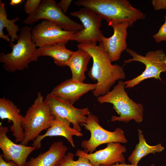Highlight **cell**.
Segmentation results:
<instances>
[{
  "instance_id": "6da1fadb",
  "label": "cell",
  "mask_w": 166,
  "mask_h": 166,
  "mask_svg": "<svg viewBox=\"0 0 166 166\" xmlns=\"http://www.w3.org/2000/svg\"><path fill=\"white\" fill-rule=\"evenodd\" d=\"M97 44V42L79 43L77 46L88 52L93 59V65L88 74L91 79L97 81L96 88L93 93L98 97L109 92L116 82L124 79L126 75L123 67L112 65L108 54Z\"/></svg>"
},
{
  "instance_id": "7a4b0ae2",
  "label": "cell",
  "mask_w": 166,
  "mask_h": 166,
  "mask_svg": "<svg viewBox=\"0 0 166 166\" xmlns=\"http://www.w3.org/2000/svg\"><path fill=\"white\" fill-rule=\"evenodd\" d=\"M74 3L93 11L109 25L127 22L132 26L136 20L144 19L146 17L126 0H78Z\"/></svg>"
},
{
  "instance_id": "3957f363",
  "label": "cell",
  "mask_w": 166,
  "mask_h": 166,
  "mask_svg": "<svg viewBox=\"0 0 166 166\" xmlns=\"http://www.w3.org/2000/svg\"><path fill=\"white\" fill-rule=\"evenodd\" d=\"M31 28L22 27L17 39V43L14 44L10 42L11 52L5 54L0 53V62L3 64L4 68L10 72L24 70L28 68L31 62L37 61L39 57L38 48L32 41Z\"/></svg>"
},
{
  "instance_id": "277c9868",
  "label": "cell",
  "mask_w": 166,
  "mask_h": 166,
  "mask_svg": "<svg viewBox=\"0 0 166 166\" xmlns=\"http://www.w3.org/2000/svg\"><path fill=\"white\" fill-rule=\"evenodd\" d=\"M125 85L124 82L119 81L112 91L97 97V100L101 104L108 103L113 105V109L119 116H112L111 121L127 123L134 120L136 123H141L143 120V105L129 97L125 90Z\"/></svg>"
},
{
  "instance_id": "5b68a950",
  "label": "cell",
  "mask_w": 166,
  "mask_h": 166,
  "mask_svg": "<svg viewBox=\"0 0 166 166\" xmlns=\"http://www.w3.org/2000/svg\"><path fill=\"white\" fill-rule=\"evenodd\" d=\"M55 118L41 93H38L34 103L26 111L22 123L24 137L20 144L27 145L34 140L43 130L48 129Z\"/></svg>"
},
{
  "instance_id": "8992f818",
  "label": "cell",
  "mask_w": 166,
  "mask_h": 166,
  "mask_svg": "<svg viewBox=\"0 0 166 166\" xmlns=\"http://www.w3.org/2000/svg\"><path fill=\"white\" fill-rule=\"evenodd\" d=\"M126 51L132 58L124 61V64L132 61H138L144 64L145 69L140 75L124 81L125 88H133L148 78H154L161 80L160 73L166 71V54L163 50L150 51L145 56L139 54L130 49H126Z\"/></svg>"
},
{
  "instance_id": "52a82bcc",
  "label": "cell",
  "mask_w": 166,
  "mask_h": 166,
  "mask_svg": "<svg viewBox=\"0 0 166 166\" xmlns=\"http://www.w3.org/2000/svg\"><path fill=\"white\" fill-rule=\"evenodd\" d=\"M80 125L84 126L91 134L89 139L83 140L81 143V146L86 153H93L97 147L103 144L126 143L128 142L121 128H117L113 132L104 129L99 124L98 118L96 115L90 114L87 117L86 122L81 123Z\"/></svg>"
},
{
  "instance_id": "ba28073f",
  "label": "cell",
  "mask_w": 166,
  "mask_h": 166,
  "mask_svg": "<svg viewBox=\"0 0 166 166\" xmlns=\"http://www.w3.org/2000/svg\"><path fill=\"white\" fill-rule=\"evenodd\" d=\"M50 21L64 30L76 32L83 28L82 24L71 19L63 13L57 4L53 0H43L37 9L22 22L29 24L40 19Z\"/></svg>"
},
{
  "instance_id": "9c48e42d",
  "label": "cell",
  "mask_w": 166,
  "mask_h": 166,
  "mask_svg": "<svg viewBox=\"0 0 166 166\" xmlns=\"http://www.w3.org/2000/svg\"><path fill=\"white\" fill-rule=\"evenodd\" d=\"M69 14L78 18L81 21L83 28L73 34L70 41L79 43L99 42L104 36L100 30L102 18L93 11L85 8L71 12Z\"/></svg>"
},
{
  "instance_id": "30bf717a",
  "label": "cell",
  "mask_w": 166,
  "mask_h": 166,
  "mask_svg": "<svg viewBox=\"0 0 166 166\" xmlns=\"http://www.w3.org/2000/svg\"><path fill=\"white\" fill-rule=\"evenodd\" d=\"M44 101L55 117L67 120L72 123L73 128L80 132L81 131L80 124L85 123L87 116L90 114L88 108H77L51 93L47 95Z\"/></svg>"
},
{
  "instance_id": "8fae6325",
  "label": "cell",
  "mask_w": 166,
  "mask_h": 166,
  "mask_svg": "<svg viewBox=\"0 0 166 166\" xmlns=\"http://www.w3.org/2000/svg\"><path fill=\"white\" fill-rule=\"evenodd\" d=\"M75 32L64 30L54 23L44 20L32 29V38L38 47L57 44H66Z\"/></svg>"
},
{
  "instance_id": "7c38bea8",
  "label": "cell",
  "mask_w": 166,
  "mask_h": 166,
  "mask_svg": "<svg viewBox=\"0 0 166 166\" xmlns=\"http://www.w3.org/2000/svg\"><path fill=\"white\" fill-rule=\"evenodd\" d=\"M126 150L125 147L120 143L112 142L107 143L105 148L92 153L77 150L75 155L87 159L94 166H110L117 162L124 163L125 159L124 153Z\"/></svg>"
},
{
  "instance_id": "4fadbf2b",
  "label": "cell",
  "mask_w": 166,
  "mask_h": 166,
  "mask_svg": "<svg viewBox=\"0 0 166 166\" xmlns=\"http://www.w3.org/2000/svg\"><path fill=\"white\" fill-rule=\"evenodd\" d=\"M113 28L114 33L109 38L102 37L99 45L108 54L112 61L119 60L122 53L127 48V29L131 26L127 22L109 25Z\"/></svg>"
},
{
  "instance_id": "5bb4252c",
  "label": "cell",
  "mask_w": 166,
  "mask_h": 166,
  "mask_svg": "<svg viewBox=\"0 0 166 166\" xmlns=\"http://www.w3.org/2000/svg\"><path fill=\"white\" fill-rule=\"evenodd\" d=\"M9 131L8 127L0 126V148L6 161L12 160L20 166H24L29 155L36 148L32 146L15 143L7 136Z\"/></svg>"
},
{
  "instance_id": "9a60e30c",
  "label": "cell",
  "mask_w": 166,
  "mask_h": 166,
  "mask_svg": "<svg viewBox=\"0 0 166 166\" xmlns=\"http://www.w3.org/2000/svg\"><path fill=\"white\" fill-rule=\"evenodd\" d=\"M97 83H85L70 78L56 86L51 93L73 105L84 94L95 89Z\"/></svg>"
},
{
  "instance_id": "2e32d148",
  "label": "cell",
  "mask_w": 166,
  "mask_h": 166,
  "mask_svg": "<svg viewBox=\"0 0 166 166\" xmlns=\"http://www.w3.org/2000/svg\"><path fill=\"white\" fill-rule=\"evenodd\" d=\"M20 111L13 102L5 97L0 99V118L3 120H8L9 123L11 121L12 124L10 129L16 142H21L24 137L22 123L23 117L20 114Z\"/></svg>"
},
{
  "instance_id": "e0dca14e",
  "label": "cell",
  "mask_w": 166,
  "mask_h": 166,
  "mask_svg": "<svg viewBox=\"0 0 166 166\" xmlns=\"http://www.w3.org/2000/svg\"><path fill=\"white\" fill-rule=\"evenodd\" d=\"M70 123L65 119L55 117L51 126L45 134L40 135L33 141L31 146L36 149H39L41 147L42 141L47 136H61L66 138L72 146L74 148L75 146L73 138V136H81L83 134L81 132L71 128L70 126Z\"/></svg>"
},
{
  "instance_id": "ac0fdd59",
  "label": "cell",
  "mask_w": 166,
  "mask_h": 166,
  "mask_svg": "<svg viewBox=\"0 0 166 166\" xmlns=\"http://www.w3.org/2000/svg\"><path fill=\"white\" fill-rule=\"evenodd\" d=\"M68 149L62 141L54 142L47 151L30 158L24 166H59Z\"/></svg>"
},
{
  "instance_id": "d6986e66",
  "label": "cell",
  "mask_w": 166,
  "mask_h": 166,
  "mask_svg": "<svg viewBox=\"0 0 166 166\" xmlns=\"http://www.w3.org/2000/svg\"><path fill=\"white\" fill-rule=\"evenodd\" d=\"M91 58L90 55L83 49H78L74 52L67 64L71 70L73 80L84 82L86 79L85 73Z\"/></svg>"
},
{
  "instance_id": "ffe728a7",
  "label": "cell",
  "mask_w": 166,
  "mask_h": 166,
  "mask_svg": "<svg viewBox=\"0 0 166 166\" xmlns=\"http://www.w3.org/2000/svg\"><path fill=\"white\" fill-rule=\"evenodd\" d=\"M74 52L67 49L65 44H64L46 45L38 48L39 57H50L56 65L62 67L67 66L68 61Z\"/></svg>"
},
{
  "instance_id": "44dd1931",
  "label": "cell",
  "mask_w": 166,
  "mask_h": 166,
  "mask_svg": "<svg viewBox=\"0 0 166 166\" xmlns=\"http://www.w3.org/2000/svg\"><path fill=\"white\" fill-rule=\"evenodd\" d=\"M137 131L139 142L128 158L131 164L135 165H138L141 159L148 154L162 152L164 149L161 144L152 146L148 144L144 138L143 131L140 129Z\"/></svg>"
},
{
  "instance_id": "7402d4cb",
  "label": "cell",
  "mask_w": 166,
  "mask_h": 166,
  "mask_svg": "<svg viewBox=\"0 0 166 166\" xmlns=\"http://www.w3.org/2000/svg\"><path fill=\"white\" fill-rule=\"evenodd\" d=\"M5 3L0 0V38L7 42H13L17 39V32L20 29L15 22L19 19L16 17L9 20L7 18Z\"/></svg>"
},
{
  "instance_id": "603a6c76",
  "label": "cell",
  "mask_w": 166,
  "mask_h": 166,
  "mask_svg": "<svg viewBox=\"0 0 166 166\" xmlns=\"http://www.w3.org/2000/svg\"><path fill=\"white\" fill-rule=\"evenodd\" d=\"M74 154L73 153L68 152L62 160L59 166H94L85 158L78 156V159L75 161L74 160Z\"/></svg>"
},
{
  "instance_id": "cb8c5ba5",
  "label": "cell",
  "mask_w": 166,
  "mask_h": 166,
  "mask_svg": "<svg viewBox=\"0 0 166 166\" xmlns=\"http://www.w3.org/2000/svg\"><path fill=\"white\" fill-rule=\"evenodd\" d=\"M41 2V0H27L24 6L25 12L29 15L32 14L37 9Z\"/></svg>"
},
{
  "instance_id": "d4e9b609",
  "label": "cell",
  "mask_w": 166,
  "mask_h": 166,
  "mask_svg": "<svg viewBox=\"0 0 166 166\" xmlns=\"http://www.w3.org/2000/svg\"><path fill=\"white\" fill-rule=\"evenodd\" d=\"M165 22L161 26L158 32L152 36L155 41L159 42L166 41V15L164 16Z\"/></svg>"
},
{
  "instance_id": "484cf974",
  "label": "cell",
  "mask_w": 166,
  "mask_h": 166,
  "mask_svg": "<svg viewBox=\"0 0 166 166\" xmlns=\"http://www.w3.org/2000/svg\"><path fill=\"white\" fill-rule=\"evenodd\" d=\"M152 4L155 10H166V0H153Z\"/></svg>"
},
{
  "instance_id": "4316f807",
  "label": "cell",
  "mask_w": 166,
  "mask_h": 166,
  "mask_svg": "<svg viewBox=\"0 0 166 166\" xmlns=\"http://www.w3.org/2000/svg\"><path fill=\"white\" fill-rule=\"evenodd\" d=\"M72 1V0H61L57 4L65 14L68 11Z\"/></svg>"
},
{
  "instance_id": "83f0119b",
  "label": "cell",
  "mask_w": 166,
  "mask_h": 166,
  "mask_svg": "<svg viewBox=\"0 0 166 166\" xmlns=\"http://www.w3.org/2000/svg\"><path fill=\"white\" fill-rule=\"evenodd\" d=\"M0 166H20L15 162L10 160L5 161L3 158L2 154L0 155Z\"/></svg>"
},
{
  "instance_id": "f1b7e54d",
  "label": "cell",
  "mask_w": 166,
  "mask_h": 166,
  "mask_svg": "<svg viewBox=\"0 0 166 166\" xmlns=\"http://www.w3.org/2000/svg\"><path fill=\"white\" fill-rule=\"evenodd\" d=\"M24 0H11L9 3L11 6H15L20 4Z\"/></svg>"
},
{
  "instance_id": "f546056e",
  "label": "cell",
  "mask_w": 166,
  "mask_h": 166,
  "mask_svg": "<svg viewBox=\"0 0 166 166\" xmlns=\"http://www.w3.org/2000/svg\"><path fill=\"white\" fill-rule=\"evenodd\" d=\"M110 166H139L138 165H135L132 164H126L125 162L122 163H119L118 162Z\"/></svg>"
},
{
  "instance_id": "4dcf8cb0",
  "label": "cell",
  "mask_w": 166,
  "mask_h": 166,
  "mask_svg": "<svg viewBox=\"0 0 166 166\" xmlns=\"http://www.w3.org/2000/svg\"><path fill=\"white\" fill-rule=\"evenodd\" d=\"M150 166H155V165L154 164H151Z\"/></svg>"
}]
</instances>
